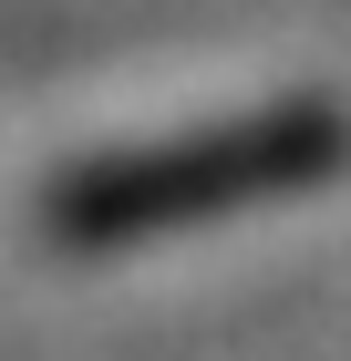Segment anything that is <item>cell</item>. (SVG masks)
Here are the masks:
<instances>
[{
  "label": "cell",
  "mask_w": 351,
  "mask_h": 361,
  "mask_svg": "<svg viewBox=\"0 0 351 361\" xmlns=\"http://www.w3.org/2000/svg\"><path fill=\"white\" fill-rule=\"evenodd\" d=\"M351 166V114L331 93H279V104L217 114L196 135L165 145H114L93 166H62L42 186V248L62 258H114V248H155V238H186L207 217H238V207H279V196H310Z\"/></svg>",
  "instance_id": "obj_1"
}]
</instances>
